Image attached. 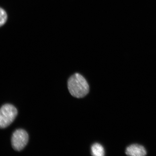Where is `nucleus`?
<instances>
[{"instance_id": "obj_1", "label": "nucleus", "mask_w": 156, "mask_h": 156, "mask_svg": "<svg viewBox=\"0 0 156 156\" xmlns=\"http://www.w3.org/2000/svg\"><path fill=\"white\" fill-rule=\"evenodd\" d=\"M68 87L72 96L77 98L84 97L89 91V85L86 80L78 73L74 74L68 79Z\"/></svg>"}, {"instance_id": "obj_2", "label": "nucleus", "mask_w": 156, "mask_h": 156, "mask_svg": "<svg viewBox=\"0 0 156 156\" xmlns=\"http://www.w3.org/2000/svg\"><path fill=\"white\" fill-rule=\"evenodd\" d=\"M17 114L16 108L10 104H5L0 108V129L7 128L14 120Z\"/></svg>"}, {"instance_id": "obj_3", "label": "nucleus", "mask_w": 156, "mask_h": 156, "mask_svg": "<svg viewBox=\"0 0 156 156\" xmlns=\"http://www.w3.org/2000/svg\"><path fill=\"white\" fill-rule=\"evenodd\" d=\"M28 140V134L25 130L17 129L13 133L12 136V145L15 151H20L27 145Z\"/></svg>"}, {"instance_id": "obj_4", "label": "nucleus", "mask_w": 156, "mask_h": 156, "mask_svg": "<svg viewBox=\"0 0 156 156\" xmlns=\"http://www.w3.org/2000/svg\"><path fill=\"white\" fill-rule=\"evenodd\" d=\"M126 154L132 156H144L147 152L144 146L138 144H132L126 148Z\"/></svg>"}, {"instance_id": "obj_5", "label": "nucleus", "mask_w": 156, "mask_h": 156, "mask_svg": "<svg viewBox=\"0 0 156 156\" xmlns=\"http://www.w3.org/2000/svg\"><path fill=\"white\" fill-rule=\"evenodd\" d=\"M91 154L93 156H103L105 155L104 148L99 143L93 144L91 147Z\"/></svg>"}, {"instance_id": "obj_6", "label": "nucleus", "mask_w": 156, "mask_h": 156, "mask_svg": "<svg viewBox=\"0 0 156 156\" xmlns=\"http://www.w3.org/2000/svg\"><path fill=\"white\" fill-rule=\"evenodd\" d=\"M7 13L4 9L0 7V27L2 26L6 22Z\"/></svg>"}]
</instances>
